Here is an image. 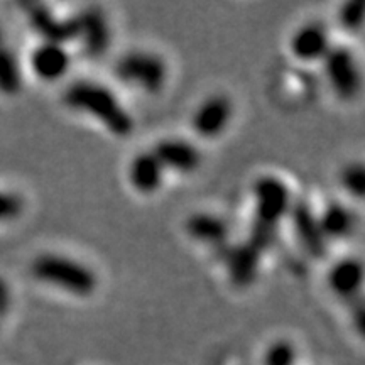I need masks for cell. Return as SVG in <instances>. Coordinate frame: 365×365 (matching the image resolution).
<instances>
[{"label":"cell","mask_w":365,"mask_h":365,"mask_svg":"<svg viewBox=\"0 0 365 365\" xmlns=\"http://www.w3.org/2000/svg\"><path fill=\"white\" fill-rule=\"evenodd\" d=\"M63 102L70 110L97 118L115 137H129L134 130V118L115 93L107 86L88 80H78L65 90Z\"/></svg>","instance_id":"obj_1"},{"label":"cell","mask_w":365,"mask_h":365,"mask_svg":"<svg viewBox=\"0 0 365 365\" xmlns=\"http://www.w3.org/2000/svg\"><path fill=\"white\" fill-rule=\"evenodd\" d=\"M36 279L75 296H90L97 289V276L90 267L65 255L43 254L31 266Z\"/></svg>","instance_id":"obj_2"},{"label":"cell","mask_w":365,"mask_h":365,"mask_svg":"<svg viewBox=\"0 0 365 365\" xmlns=\"http://www.w3.org/2000/svg\"><path fill=\"white\" fill-rule=\"evenodd\" d=\"M252 225L277 232V225L289 213L293 198L287 185L276 176H261L252 186Z\"/></svg>","instance_id":"obj_3"},{"label":"cell","mask_w":365,"mask_h":365,"mask_svg":"<svg viewBox=\"0 0 365 365\" xmlns=\"http://www.w3.org/2000/svg\"><path fill=\"white\" fill-rule=\"evenodd\" d=\"M115 75L125 85L159 93L168 80V66L161 56L148 51H132L122 56L115 65Z\"/></svg>","instance_id":"obj_4"},{"label":"cell","mask_w":365,"mask_h":365,"mask_svg":"<svg viewBox=\"0 0 365 365\" xmlns=\"http://www.w3.org/2000/svg\"><path fill=\"white\" fill-rule=\"evenodd\" d=\"M325 75L336 97L352 100L360 90V70L354 53L345 46H331L323 58Z\"/></svg>","instance_id":"obj_5"},{"label":"cell","mask_w":365,"mask_h":365,"mask_svg":"<svg viewBox=\"0 0 365 365\" xmlns=\"http://www.w3.org/2000/svg\"><path fill=\"white\" fill-rule=\"evenodd\" d=\"M287 215L291 218V225L301 247L313 259H322L327 254L328 240L319 228L318 215L313 212V208L307 202L299 200V202H293Z\"/></svg>","instance_id":"obj_6"},{"label":"cell","mask_w":365,"mask_h":365,"mask_svg":"<svg viewBox=\"0 0 365 365\" xmlns=\"http://www.w3.org/2000/svg\"><path fill=\"white\" fill-rule=\"evenodd\" d=\"M223 249H225L223 261H225L232 284L239 287H247L252 284L255 277H257L264 252H261L254 244H250L249 240L235 245H225Z\"/></svg>","instance_id":"obj_7"},{"label":"cell","mask_w":365,"mask_h":365,"mask_svg":"<svg viewBox=\"0 0 365 365\" xmlns=\"http://www.w3.org/2000/svg\"><path fill=\"white\" fill-rule=\"evenodd\" d=\"M232 113H234V107L230 100L223 95H213L200 103L191 118V125L200 137L213 139L227 129L232 120Z\"/></svg>","instance_id":"obj_8"},{"label":"cell","mask_w":365,"mask_h":365,"mask_svg":"<svg viewBox=\"0 0 365 365\" xmlns=\"http://www.w3.org/2000/svg\"><path fill=\"white\" fill-rule=\"evenodd\" d=\"M154 156L161 163L164 171H176L190 175L202 166V153L195 144L185 139H163L154 145Z\"/></svg>","instance_id":"obj_9"},{"label":"cell","mask_w":365,"mask_h":365,"mask_svg":"<svg viewBox=\"0 0 365 365\" xmlns=\"http://www.w3.org/2000/svg\"><path fill=\"white\" fill-rule=\"evenodd\" d=\"M76 24H78L76 39H80V43L83 44L85 53L91 58L102 56L110 46V27L103 14L95 7L86 9L76 17Z\"/></svg>","instance_id":"obj_10"},{"label":"cell","mask_w":365,"mask_h":365,"mask_svg":"<svg viewBox=\"0 0 365 365\" xmlns=\"http://www.w3.org/2000/svg\"><path fill=\"white\" fill-rule=\"evenodd\" d=\"M291 53L296 59L303 63H314L327 56L330 51V36L328 31L318 22L301 26L293 34L289 43Z\"/></svg>","instance_id":"obj_11"},{"label":"cell","mask_w":365,"mask_h":365,"mask_svg":"<svg viewBox=\"0 0 365 365\" xmlns=\"http://www.w3.org/2000/svg\"><path fill=\"white\" fill-rule=\"evenodd\" d=\"M31 70L39 80L56 81L70 71L71 58L65 46L54 43H41L31 53Z\"/></svg>","instance_id":"obj_12"},{"label":"cell","mask_w":365,"mask_h":365,"mask_svg":"<svg viewBox=\"0 0 365 365\" xmlns=\"http://www.w3.org/2000/svg\"><path fill=\"white\" fill-rule=\"evenodd\" d=\"M29 22L33 29L43 38V43H54L65 46L78 38V24L76 17L71 19H58L53 12L43 6L34 7L29 12Z\"/></svg>","instance_id":"obj_13"},{"label":"cell","mask_w":365,"mask_h":365,"mask_svg":"<svg viewBox=\"0 0 365 365\" xmlns=\"http://www.w3.org/2000/svg\"><path fill=\"white\" fill-rule=\"evenodd\" d=\"M164 173L166 171L158 161V158L154 156L153 150H145V153L132 158L129 170H127L132 188L143 195H153L161 188Z\"/></svg>","instance_id":"obj_14"},{"label":"cell","mask_w":365,"mask_h":365,"mask_svg":"<svg viewBox=\"0 0 365 365\" xmlns=\"http://www.w3.org/2000/svg\"><path fill=\"white\" fill-rule=\"evenodd\" d=\"M185 230L191 239L212 247H225L230 227L227 220L213 213H193L185 223Z\"/></svg>","instance_id":"obj_15"},{"label":"cell","mask_w":365,"mask_h":365,"mask_svg":"<svg viewBox=\"0 0 365 365\" xmlns=\"http://www.w3.org/2000/svg\"><path fill=\"white\" fill-rule=\"evenodd\" d=\"M364 281L362 262L357 259H341L328 272V286L340 298H354Z\"/></svg>","instance_id":"obj_16"},{"label":"cell","mask_w":365,"mask_h":365,"mask_svg":"<svg viewBox=\"0 0 365 365\" xmlns=\"http://www.w3.org/2000/svg\"><path fill=\"white\" fill-rule=\"evenodd\" d=\"M319 228L327 240H340L349 237L355 228V215L344 203H328L318 215Z\"/></svg>","instance_id":"obj_17"},{"label":"cell","mask_w":365,"mask_h":365,"mask_svg":"<svg viewBox=\"0 0 365 365\" xmlns=\"http://www.w3.org/2000/svg\"><path fill=\"white\" fill-rule=\"evenodd\" d=\"M22 71L16 54L0 46V93L14 97L21 91Z\"/></svg>","instance_id":"obj_18"},{"label":"cell","mask_w":365,"mask_h":365,"mask_svg":"<svg viewBox=\"0 0 365 365\" xmlns=\"http://www.w3.org/2000/svg\"><path fill=\"white\" fill-rule=\"evenodd\" d=\"M296 349L286 340H277L264 354V365H296Z\"/></svg>","instance_id":"obj_19"},{"label":"cell","mask_w":365,"mask_h":365,"mask_svg":"<svg viewBox=\"0 0 365 365\" xmlns=\"http://www.w3.org/2000/svg\"><path fill=\"white\" fill-rule=\"evenodd\" d=\"M364 14L365 6L360 0H352V2H346L344 7L340 9L339 19L340 24L345 27L346 31H357L360 26L364 24Z\"/></svg>","instance_id":"obj_20"},{"label":"cell","mask_w":365,"mask_h":365,"mask_svg":"<svg viewBox=\"0 0 365 365\" xmlns=\"http://www.w3.org/2000/svg\"><path fill=\"white\" fill-rule=\"evenodd\" d=\"M341 182H344L345 190L350 195L357 196V198L364 196L365 171L362 164H350V166H346L344 173H341Z\"/></svg>","instance_id":"obj_21"},{"label":"cell","mask_w":365,"mask_h":365,"mask_svg":"<svg viewBox=\"0 0 365 365\" xmlns=\"http://www.w3.org/2000/svg\"><path fill=\"white\" fill-rule=\"evenodd\" d=\"M22 212V200L17 195L0 190V223L11 222Z\"/></svg>","instance_id":"obj_22"},{"label":"cell","mask_w":365,"mask_h":365,"mask_svg":"<svg viewBox=\"0 0 365 365\" xmlns=\"http://www.w3.org/2000/svg\"><path fill=\"white\" fill-rule=\"evenodd\" d=\"M11 308V291L6 281L0 279V317H4Z\"/></svg>","instance_id":"obj_23"}]
</instances>
